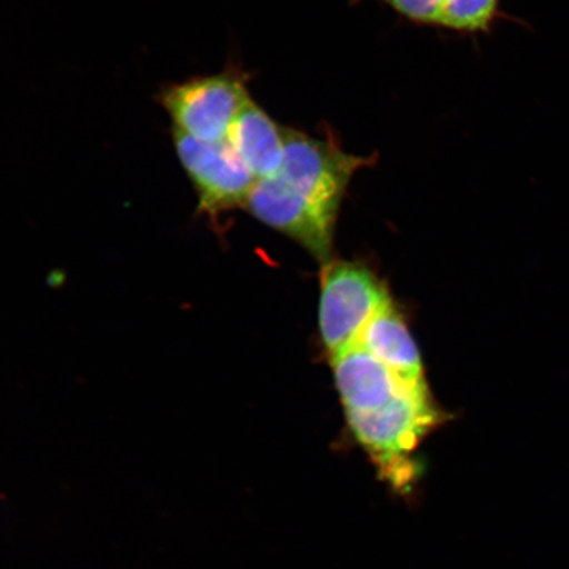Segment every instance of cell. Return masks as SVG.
Here are the masks:
<instances>
[{
	"label": "cell",
	"mask_w": 569,
	"mask_h": 569,
	"mask_svg": "<svg viewBox=\"0 0 569 569\" xmlns=\"http://www.w3.org/2000/svg\"><path fill=\"white\" fill-rule=\"evenodd\" d=\"M376 160L348 153L333 134L315 138L284 127L281 168L256 183L251 208L270 229L306 248H325L332 243L352 178Z\"/></svg>",
	"instance_id": "6da1fadb"
},
{
	"label": "cell",
	"mask_w": 569,
	"mask_h": 569,
	"mask_svg": "<svg viewBox=\"0 0 569 569\" xmlns=\"http://www.w3.org/2000/svg\"><path fill=\"white\" fill-rule=\"evenodd\" d=\"M347 421L382 478L395 488L405 489L417 475L411 455L427 433L443 422V415L431 400L427 386H421L381 408L347 415Z\"/></svg>",
	"instance_id": "7a4b0ae2"
},
{
	"label": "cell",
	"mask_w": 569,
	"mask_h": 569,
	"mask_svg": "<svg viewBox=\"0 0 569 569\" xmlns=\"http://www.w3.org/2000/svg\"><path fill=\"white\" fill-rule=\"evenodd\" d=\"M247 81L243 70L230 67L222 73L167 84L159 103L172 120L173 131L201 141H224L252 99Z\"/></svg>",
	"instance_id": "3957f363"
},
{
	"label": "cell",
	"mask_w": 569,
	"mask_h": 569,
	"mask_svg": "<svg viewBox=\"0 0 569 569\" xmlns=\"http://www.w3.org/2000/svg\"><path fill=\"white\" fill-rule=\"evenodd\" d=\"M390 303L381 282L368 269L338 262L327 268L320 291V336L331 359L359 343L373 317Z\"/></svg>",
	"instance_id": "277c9868"
},
{
	"label": "cell",
	"mask_w": 569,
	"mask_h": 569,
	"mask_svg": "<svg viewBox=\"0 0 569 569\" xmlns=\"http://www.w3.org/2000/svg\"><path fill=\"white\" fill-rule=\"evenodd\" d=\"M173 141L177 158L193 183L199 213L218 222L223 213L246 208L258 181L229 141H201L177 131Z\"/></svg>",
	"instance_id": "5b68a950"
},
{
	"label": "cell",
	"mask_w": 569,
	"mask_h": 569,
	"mask_svg": "<svg viewBox=\"0 0 569 569\" xmlns=\"http://www.w3.org/2000/svg\"><path fill=\"white\" fill-rule=\"evenodd\" d=\"M346 415L383 407L411 388L426 386L401 379L365 348L356 345L331 359Z\"/></svg>",
	"instance_id": "8992f818"
},
{
	"label": "cell",
	"mask_w": 569,
	"mask_h": 569,
	"mask_svg": "<svg viewBox=\"0 0 569 569\" xmlns=\"http://www.w3.org/2000/svg\"><path fill=\"white\" fill-rule=\"evenodd\" d=\"M227 141L256 181L279 172L284 154V127L253 99L234 120Z\"/></svg>",
	"instance_id": "52a82bcc"
},
{
	"label": "cell",
	"mask_w": 569,
	"mask_h": 569,
	"mask_svg": "<svg viewBox=\"0 0 569 569\" xmlns=\"http://www.w3.org/2000/svg\"><path fill=\"white\" fill-rule=\"evenodd\" d=\"M358 345L401 379L425 382L421 355L407 323L391 302L368 323Z\"/></svg>",
	"instance_id": "ba28073f"
},
{
	"label": "cell",
	"mask_w": 569,
	"mask_h": 569,
	"mask_svg": "<svg viewBox=\"0 0 569 569\" xmlns=\"http://www.w3.org/2000/svg\"><path fill=\"white\" fill-rule=\"evenodd\" d=\"M501 0H443L437 27L462 33H488L500 12Z\"/></svg>",
	"instance_id": "9c48e42d"
},
{
	"label": "cell",
	"mask_w": 569,
	"mask_h": 569,
	"mask_svg": "<svg viewBox=\"0 0 569 569\" xmlns=\"http://www.w3.org/2000/svg\"><path fill=\"white\" fill-rule=\"evenodd\" d=\"M398 16L419 26H437L443 0H381Z\"/></svg>",
	"instance_id": "30bf717a"
}]
</instances>
